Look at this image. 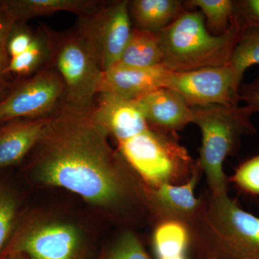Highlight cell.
Masks as SVG:
<instances>
[{
	"instance_id": "1",
	"label": "cell",
	"mask_w": 259,
	"mask_h": 259,
	"mask_svg": "<svg viewBox=\"0 0 259 259\" xmlns=\"http://www.w3.org/2000/svg\"><path fill=\"white\" fill-rule=\"evenodd\" d=\"M108 137L91 112L60 109L51 116L32 149V173L40 183L66 189L94 205H126L137 191L133 169Z\"/></svg>"
},
{
	"instance_id": "2",
	"label": "cell",
	"mask_w": 259,
	"mask_h": 259,
	"mask_svg": "<svg viewBox=\"0 0 259 259\" xmlns=\"http://www.w3.org/2000/svg\"><path fill=\"white\" fill-rule=\"evenodd\" d=\"M201 12L186 11L171 25L158 32L161 66L171 72H187L228 64L245 27L237 13L231 28L221 35L211 34Z\"/></svg>"
},
{
	"instance_id": "3",
	"label": "cell",
	"mask_w": 259,
	"mask_h": 259,
	"mask_svg": "<svg viewBox=\"0 0 259 259\" xmlns=\"http://www.w3.org/2000/svg\"><path fill=\"white\" fill-rule=\"evenodd\" d=\"M192 123L202 133V146L198 162L205 174L214 197L227 195L226 177L223 162L238 147L245 135L254 134L249 107L239 105H207L191 107Z\"/></svg>"
},
{
	"instance_id": "4",
	"label": "cell",
	"mask_w": 259,
	"mask_h": 259,
	"mask_svg": "<svg viewBox=\"0 0 259 259\" xmlns=\"http://www.w3.org/2000/svg\"><path fill=\"white\" fill-rule=\"evenodd\" d=\"M51 67L60 75L64 96L60 109L76 113L93 111L103 79L96 56L77 31L59 33L49 29Z\"/></svg>"
},
{
	"instance_id": "5",
	"label": "cell",
	"mask_w": 259,
	"mask_h": 259,
	"mask_svg": "<svg viewBox=\"0 0 259 259\" xmlns=\"http://www.w3.org/2000/svg\"><path fill=\"white\" fill-rule=\"evenodd\" d=\"M173 134L149 127L134 137L117 143L121 156L148 187L175 185L190 176L197 167L188 151Z\"/></svg>"
},
{
	"instance_id": "6",
	"label": "cell",
	"mask_w": 259,
	"mask_h": 259,
	"mask_svg": "<svg viewBox=\"0 0 259 259\" xmlns=\"http://www.w3.org/2000/svg\"><path fill=\"white\" fill-rule=\"evenodd\" d=\"M208 256L259 259V218L241 209L227 195L214 197L201 211Z\"/></svg>"
},
{
	"instance_id": "7",
	"label": "cell",
	"mask_w": 259,
	"mask_h": 259,
	"mask_svg": "<svg viewBox=\"0 0 259 259\" xmlns=\"http://www.w3.org/2000/svg\"><path fill=\"white\" fill-rule=\"evenodd\" d=\"M128 3L127 0L101 3L79 17L77 32L88 42L103 71L117 64L132 32Z\"/></svg>"
},
{
	"instance_id": "8",
	"label": "cell",
	"mask_w": 259,
	"mask_h": 259,
	"mask_svg": "<svg viewBox=\"0 0 259 259\" xmlns=\"http://www.w3.org/2000/svg\"><path fill=\"white\" fill-rule=\"evenodd\" d=\"M64 96L60 75L48 66L13 85L0 102V122L54 115L60 110Z\"/></svg>"
},
{
	"instance_id": "9",
	"label": "cell",
	"mask_w": 259,
	"mask_h": 259,
	"mask_svg": "<svg viewBox=\"0 0 259 259\" xmlns=\"http://www.w3.org/2000/svg\"><path fill=\"white\" fill-rule=\"evenodd\" d=\"M241 79L230 65L187 72H171L166 88L175 90L190 107L237 105Z\"/></svg>"
},
{
	"instance_id": "10",
	"label": "cell",
	"mask_w": 259,
	"mask_h": 259,
	"mask_svg": "<svg viewBox=\"0 0 259 259\" xmlns=\"http://www.w3.org/2000/svg\"><path fill=\"white\" fill-rule=\"evenodd\" d=\"M83 242L81 232L69 223L32 222L19 228L6 252L30 259H80Z\"/></svg>"
},
{
	"instance_id": "11",
	"label": "cell",
	"mask_w": 259,
	"mask_h": 259,
	"mask_svg": "<svg viewBox=\"0 0 259 259\" xmlns=\"http://www.w3.org/2000/svg\"><path fill=\"white\" fill-rule=\"evenodd\" d=\"M98 95V102L91 112L92 117L117 143L134 137L149 127L136 100L108 93Z\"/></svg>"
},
{
	"instance_id": "12",
	"label": "cell",
	"mask_w": 259,
	"mask_h": 259,
	"mask_svg": "<svg viewBox=\"0 0 259 259\" xmlns=\"http://www.w3.org/2000/svg\"><path fill=\"white\" fill-rule=\"evenodd\" d=\"M199 165L187 183L176 185L163 184L156 188L145 189V195L156 213L165 221H177L185 223L199 217L202 211L199 199L194 190L198 182Z\"/></svg>"
},
{
	"instance_id": "13",
	"label": "cell",
	"mask_w": 259,
	"mask_h": 259,
	"mask_svg": "<svg viewBox=\"0 0 259 259\" xmlns=\"http://www.w3.org/2000/svg\"><path fill=\"white\" fill-rule=\"evenodd\" d=\"M169 73L161 66L150 68L114 66L104 71L100 93L139 100L155 90L166 88Z\"/></svg>"
},
{
	"instance_id": "14",
	"label": "cell",
	"mask_w": 259,
	"mask_h": 259,
	"mask_svg": "<svg viewBox=\"0 0 259 259\" xmlns=\"http://www.w3.org/2000/svg\"><path fill=\"white\" fill-rule=\"evenodd\" d=\"M136 101L148 126L156 131L175 134L192 122V109L171 89H158Z\"/></svg>"
},
{
	"instance_id": "15",
	"label": "cell",
	"mask_w": 259,
	"mask_h": 259,
	"mask_svg": "<svg viewBox=\"0 0 259 259\" xmlns=\"http://www.w3.org/2000/svg\"><path fill=\"white\" fill-rule=\"evenodd\" d=\"M51 116L17 119L0 129V168L16 164L32 151Z\"/></svg>"
},
{
	"instance_id": "16",
	"label": "cell",
	"mask_w": 259,
	"mask_h": 259,
	"mask_svg": "<svg viewBox=\"0 0 259 259\" xmlns=\"http://www.w3.org/2000/svg\"><path fill=\"white\" fill-rule=\"evenodd\" d=\"M100 3L94 0H4L3 7L18 23L59 12L82 16L96 9Z\"/></svg>"
},
{
	"instance_id": "17",
	"label": "cell",
	"mask_w": 259,
	"mask_h": 259,
	"mask_svg": "<svg viewBox=\"0 0 259 259\" xmlns=\"http://www.w3.org/2000/svg\"><path fill=\"white\" fill-rule=\"evenodd\" d=\"M128 6L136 28L153 33L167 28L186 12L177 0H134Z\"/></svg>"
},
{
	"instance_id": "18",
	"label": "cell",
	"mask_w": 259,
	"mask_h": 259,
	"mask_svg": "<svg viewBox=\"0 0 259 259\" xmlns=\"http://www.w3.org/2000/svg\"><path fill=\"white\" fill-rule=\"evenodd\" d=\"M161 64L162 52L157 34L135 28L115 66L150 68Z\"/></svg>"
},
{
	"instance_id": "19",
	"label": "cell",
	"mask_w": 259,
	"mask_h": 259,
	"mask_svg": "<svg viewBox=\"0 0 259 259\" xmlns=\"http://www.w3.org/2000/svg\"><path fill=\"white\" fill-rule=\"evenodd\" d=\"M51 42L49 28L40 27L35 33L31 45L25 52L10 59L4 74L28 76L36 74L50 64Z\"/></svg>"
},
{
	"instance_id": "20",
	"label": "cell",
	"mask_w": 259,
	"mask_h": 259,
	"mask_svg": "<svg viewBox=\"0 0 259 259\" xmlns=\"http://www.w3.org/2000/svg\"><path fill=\"white\" fill-rule=\"evenodd\" d=\"M190 240L185 223L177 221H165L155 231L153 242L160 258L182 255Z\"/></svg>"
},
{
	"instance_id": "21",
	"label": "cell",
	"mask_w": 259,
	"mask_h": 259,
	"mask_svg": "<svg viewBox=\"0 0 259 259\" xmlns=\"http://www.w3.org/2000/svg\"><path fill=\"white\" fill-rule=\"evenodd\" d=\"M187 4L201 10L211 34L221 35L231 28L236 13V2L231 0H192Z\"/></svg>"
},
{
	"instance_id": "22",
	"label": "cell",
	"mask_w": 259,
	"mask_h": 259,
	"mask_svg": "<svg viewBox=\"0 0 259 259\" xmlns=\"http://www.w3.org/2000/svg\"><path fill=\"white\" fill-rule=\"evenodd\" d=\"M259 64V25H247L232 54L228 65L242 79L247 69Z\"/></svg>"
},
{
	"instance_id": "23",
	"label": "cell",
	"mask_w": 259,
	"mask_h": 259,
	"mask_svg": "<svg viewBox=\"0 0 259 259\" xmlns=\"http://www.w3.org/2000/svg\"><path fill=\"white\" fill-rule=\"evenodd\" d=\"M102 259H150L134 233H126L112 245Z\"/></svg>"
},
{
	"instance_id": "24",
	"label": "cell",
	"mask_w": 259,
	"mask_h": 259,
	"mask_svg": "<svg viewBox=\"0 0 259 259\" xmlns=\"http://www.w3.org/2000/svg\"><path fill=\"white\" fill-rule=\"evenodd\" d=\"M17 211L15 196L9 190L0 187V253L14 228Z\"/></svg>"
},
{
	"instance_id": "25",
	"label": "cell",
	"mask_w": 259,
	"mask_h": 259,
	"mask_svg": "<svg viewBox=\"0 0 259 259\" xmlns=\"http://www.w3.org/2000/svg\"><path fill=\"white\" fill-rule=\"evenodd\" d=\"M230 180L247 193L259 195V154L243 162Z\"/></svg>"
},
{
	"instance_id": "26",
	"label": "cell",
	"mask_w": 259,
	"mask_h": 259,
	"mask_svg": "<svg viewBox=\"0 0 259 259\" xmlns=\"http://www.w3.org/2000/svg\"><path fill=\"white\" fill-rule=\"evenodd\" d=\"M35 33L25 23L15 24L8 41V52L10 59L25 52L31 45Z\"/></svg>"
},
{
	"instance_id": "27",
	"label": "cell",
	"mask_w": 259,
	"mask_h": 259,
	"mask_svg": "<svg viewBox=\"0 0 259 259\" xmlns=\"http://www.w3.org/2000/svg\"><path fill=\"white\" fill-rule=\"evenodd\" d=\"M16 23L15 19L3 8L2 1L0 8V74H4L9 65L10 58L8 52V38Z\"/></svg>"
},
{
	"instance_id": "28",
	"label": "cell",
	"mask_w": 259,
	"mask_h": 259,
	"mask_svg": "<svg viewBox=\"0 0 259 259\" xmlns=\"http://www.w3.org/2000/svg\"><path fill=\"white\" fill-rule=\"evenodd\" d=\"M236 12L247 25H259V0L236 2Z\"/></svg>"
},
{
	"instance_id": "29",
	"label": "cell",
	"mask_w": 259,
	"mask_h": 259,
	"mask_svg": "<svg viewBox=\"0 0 259 259\" xmlns=\"http://www.w3.org/2000/svg\"><path fill=\"white\" fill-rule=\"evenodd\" d=\"M240 99L253 113L259 112V77L240 88Z\"/></svg>"
},
{
	"instance_id": "30",
	"label": "cell",
	"mask_w": 259,
	"mask_h": 259,
	"mask_svg": "<svg viewBox=\"0 0 259 259\" xmlns=\"http://www.w3.org/2000/svg\"><path fill=\"white\" fill-rule=\"evenodd\" d=\"M9 74H0V102L9 93L13 84L9 80Z\"/></svg>"
},
{
	"instance_id": "31",
	"label": "cell",
	"mask_w": 259,
	"mask_h": 259,
	"mask_svg": "<svg viewBox=\"0 0 259 259\" xmlns=\"http://www.w3.org/2000/svg\"><path fill=\"white\" fill-rule=\"evenodd\" d=\"M2 259H30L26 255L21 253H15V252H6Z\"/></svg>"
},
{
	"instance_id": "32",
	"label": "cell",
	"mask_w": 259,
	"mask_h": 259,
	"mask_svg": "<svg viewBox=\"0 0 259 259\" xmlns=\"http://www.w3.org/2000/svg\"><path fill=\"white\" fill-rule=\"evenodd\" d=\"M161 259H186L182 255H178V256L170 257V258H161Z\"/></svg>"
},
{
	"instance_id": "33",
	"label": "cell",
	"mask_w": 259,
	"mask_h": 259,
	"mask_svg": "<svg viewBox=\"0 0 259 259\" xmlns=\"http://www.w3.org/2000/svg\"><path fill=\"white\" fill-rule=\"evenodd\" d=\"M206 259H214V258H211V257H207V258Z\"/></svg>"
},
{
	"instance_id": "34",
	"label": "cell",
	"mask_w": 259,
	"mask_h": 259,
	"mask_svg": "<svg viewBox=\"0 0 259 259\" xmlns=\"http://www.w3.org/2000/svg\"><path fill=\"white\" fill-rule=\"evenodd\" d=\"M2 7V1H0V8H1Z\"/></svg>"
}]
</instances>
